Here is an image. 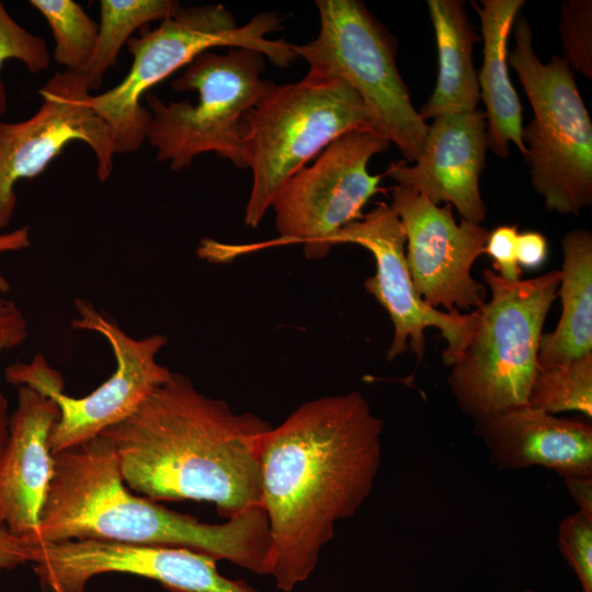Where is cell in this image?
<instances>
[{
	"mask_svg": "<svg viewBox=\"0 0 592 592\" xmlns=\"http://www.w3.org/2000/svg\"><path fill=\"white\" fill-rule=\"evenodd\" d=\"M383 428L366 398L350 391L308 400L264 434L266 574L277 589L289 592L310 577L337 522L353 516L371 494Z\"/></svg>",
	"mask_w": 592,
	"mask_h": 592,
	"instance_id": "6da1fadb",
	"label": "cell"
},
{
	"mask_svg": "<svg viewBox=\"0 0 592 592\" xmlns=\"http://www.w3.org/2000/svg\"><path fill=\"white\" fill-rule=\"evenodd\" d=\"M270 428L172 372L100 435L112 444L128 489L152 501L210 502L231 519L261 506L260 451Z\"/></svg>",
	"mask_w": 592,
	"mask_h": 592,
	"instance_id": "7a4b0ae2",
	"label": "cell"
},
{
	"mask_svg": "<svg viewBox=\"0 0 592 592\" xmlns=\"http://www.w3.org/2000/svg\"><path fill=\"white\" fill-rule=\"evenodd\" d=\"M35 545L79 539L184 547L266 574L269 530L262 506L210 524L133 494L102 435L54 453Z\"/></svg>",
	"mask_w": 592,
	"mask_h": 592,
	"instance_id": "3957f363",
	"label": "cell"
},
{
	"mask_svg": "<svg viewBox=\"0 0 592 592\" xmlns=\"http://www.w3.org/2000/svg\"><path fill=\"white\" fill-rule=\"evenodd\" d=\"M482 278L491 298L478 309L476 330L447 377L456 405L475 423L528 406L560 270L511 282L486 269Z\"/></svg>",
	"mask_w": 592,
	"mask_h": 592,
	"instance_id": "277c9868",
	"label": "cell"
},
{
	"mask_svg": "<svg viewBox=\"0 0 592 592\" xmlns=\"http://www.w3.org/2000/svg\"><path fill=\"white\" fill-rule=\"evenodd\" d=\"M282 22L276 12H262L239 25L223 4H205L182 7L156 29H140L126 44L133 56L128 73L90 99L93 111L110 127L116 151L130 153L145 143L151 115L140 101L149 89L206 50L247 48L263 54L276 67H288L297 58L293 44L267 37L282 29Z\"/></svg>",
	"mask_w": 592,
	"mask_h": 592,
	"instance_id": "5b68a950",
	"label": "cell"
},
{
	"mask_svg": "<svg viewBox=\"0 0 592 592\" xmlns=\"http://www.w3.org/2000/svg\"><path fill=\"white\" fill-rule=\"evenodd\" d=\"M252 185L244 224L255 228L288 180L339 137L374 129L358 94L343 80L306 75L275 84L243 118Z\"/></svg>",
	"mask_w": 592,
	"mask_h": 592,
	"instance_id": "8992f818",
	"label": "cell"
},
{
	"mask_svg": "<svg viewBox=\"0 0 592 592\" xmlns=\"http://www.w3.org/2000/svg\"><path fill=\"white\" fill-rule=\"evenodd\" d=\"M264 69L265 56L255 50H206L171 82L178 92H196L195 103H164L152 92L146 93L151 115L146 140L156 149L157 160L178 172L197 156L213 152L247 169L243 118L275 86L262 78Z\"/></svg>",
	"mask_w": 592,
	"mask_h": 592,
	"instance_id": "52a82bcc",
	"label": "cell"
},
{
	"mask_svg": "<svg viewBox=\"0 0 592 592\" xmlns=\"http://www.w3.org/2000/svg\"><path fill=\"white\" fill-rule=\"evenodd\" d=\"M513 34L508 64L517 73L533 111L522 129L532 186L548 210L579 216L592 204V122L588 109L562 56L540 61L525 16L516 19Z\"/></svg>",
	"mask_w": 592,
	"mask_h": 592,
	"instance_id": "ba28073f",
	"label": "cell"
},
{
	"mask_svg": "<svg viewBox=\"0 0 592 592\" xmlns=\"http://www.w3.org/2000/svg\"><path fill=\"white\" fill-rule=\"evenodd\" d=\"M319 32L296 57L309 66L308 76L346 82L363 101L375 132L414 162L422 153L429 125L414 107L396 61V43L357 0H317Z\"/></svg>",
	"mask_w": 592,
	"mask_h": 592,
	"instance_id": "9c48e42d",
	"label": "cell"
},
{
	"mask_svg": "<svg viewBox=\"0 0 592 592\" xmlns=\"http://www.w3.org/2000/svg\"><path fill=\"white\" fill-rule=\"evenodd\" d=\"M75 308L78 316L71 321L72 328L99 333L114 354L115 371L104 383L89 395L71 397L64 392L61 374L43 354L29 363L9 365L4 374L9 384L31 387L57 405L59 417L49 436L53 454L90 441L130 415L172 374L157 361L168 342L166 335L135 339L90 301L76 298Z\"/></svg>",
	"mask_w": 592,
	"mask_h": 592,
	"instance_id": "30bf717a",
	"label": "cell"
},
{
	"mask_svg": "<svg viewBox=\"0 0 592 592\" xmlns=\"http://www.w3.org/2000/svg\"><path fill=\"white\" fill-rule=\"evenodd\" d=\"M389 145L374 129L354 130L292 177L271 205L278 232L275 243H300L308 259L325 258L332 238L361 219L363 207L382 191V175L369 174L367 167Z\"/></svg>",
	"mask_w": 592,
	"mask_h": 592,
	"instance_id": "8fae6325",
	"label": "cell"
},
{
	"mask_svg": "<svg viewBox=\"0 0 592 592\" xmlns=\"http://www.w3.org/2000/svg\"><path fill=\"white\" fill-rule=\"evenodd\" d=\"M90 92L83 73L57 71L39 89L43 102L31 117L0 119V230L13 217L15 184L41 174L72 141L93 151L101 182L111 177L116 146L110 127L91 107Z\"/></svg>",
	"mask_w": 592,
	"mask_h": 592,
	"instance_id": "7c38bea8",
	"label": "cell"
},
{
	"mask_svg": "<svg viewBox=\"0 0 592 592\" xmlns=\"http://www.w3.org/2000/svg\"><path fill=\"white\" fill-rule=\"evenodd\" d=\"M367 249L375 259L376 272L364 282L365 291L375 297L390 317L394 335L387 357L396 358L411 350L418 361L425 352L426 328L440 330L446 341L442 360L452 366L468 345L479 321V311L444 312L425 304L417 294L407 265L406 235L390 205L378 203L358 220L342 228L331 240Z\"/></svg>",
	"mask_w": 592,
	"mask_h": 592,
	"instance_id": "4fadbf2b",
	"label": "cell"
},
{
	"mask_svg": "<svg viewBox=\"0 0 592 592\" xmlns=\"http://www.w3.org/2000/svg\"><path fill=\"white\" fill-rule=\"evenodd\" d=\"M390 207L406 235L407 265L417 294L429 306L451 311L478 310L486 301L485 286L471 276L489 230L462 219L452 205H435L418 192L396 185Z\"/></svg>",
	"mask_w": 592,
	"mask_h": 592,
	"instance_id": "5bb4252c",
	"label": "cell"
},
{
	"mask_svg": "<svg viewBox=\"0 0 592 592\" xmlns=\"http://www.w3.org/2000/svg\"><path fill=\"white\" fill-rule=\"evenodd\" d=\"M42 592H84L98 574L118 572L172 592H213L218 569L209 555L184 547L79 539L32 545Z\"/></svg>",
	"mask_w": 592,
	"mask_h": 592,
	"instance_id": "9a60e30c",
	"label": "cell"
},
{
	"mask_svg": "<svg viewBox=\"0 0 592 592\" xmlns=\"http://www.w3.org/2000/svg\"><path fill=\"white\" fill-rule=\"evenodd\" d=\"M488 148L485 112L439 116L429 125L424 149L413 164L391 162L384 174L435 205L451 204L462 219L481 225L487 206L479 180Z\"/></svg>",
	"mask_w": 592,
	"mask_h": 592,
	"instance_id": "2e32d148",
	"label": "cell"
},
{
	"mask_svg": "<svg viewBox=\"0 0 592 592\" xmlns=\"http://www.w3.org/2000/svg\"><path fill=\"white\" fill-rule=\"evenodd\" d=\"M58 417L52 398L20 386L18 406L0 448V525L30 545L37 543L53 476L49 436Z\"/></svg>",
	"mask_w": 592,
	"mask_h": 592,
	"instance_id": "e0dca14e",
	"label": "cell"
},
{
	"mask_svg": "<svg viewBox=\"0 0 592 592\" xmlns=\"http://www.w3.org/2000/svg\"><path fill=\"white\" fill-rule=\"evenodd\" d=\"M474 433L500 470L540 466L562 478L592 476V426L531 406L475 423Z\"/></svg>",
	"mask_w": 592,
	"mask_h": 592,
	"instance_id": "ac0fdd59",
	"label": "cell"
},
{
	"mask_svg": "<svg viewBox=\"0 0 592 592\" xmlns=\"http://www.w3.org/2000/svg\"><path fill=\"white\" fill-rule=\"evenodd\" d=\"M480 20L483 61L477 73L479 96L486 106L489 147L500 158L515 145L525 158L522 139V105L508 70V39L523 0H481L471 2Z\"/></svg>",
	"mask_w": 592,
	"mask_h": 592,
	"instance_id": "d6986e66",
	"label": "cell"
},
{
	"mask_svg": "<svg viewBox=\"0 0 592 592\" xmlns=\"http://www.w3.org/2000/svg\"><path fill=\"white\" fill-rule=\"evenodd\" d=\"M437 47V79L419 112L425 121L477 110L479 86L474 44L479 39L460 0H428Z\"/></svg>",
	"mask_w": 592,
	"mask_h": 592,
	"instance_id": "ffe728a7",
	"label": "cell"
},
{
	"mask_svg": "<svg viewBox=\"0 0 592 592\" xmlns=\"http://www.w3.org/2000/svg\"><path fill=\"white\" fill-rule=\"evenodd\" d=\"M562 264L557 296L561 315L553 332L543 333L537 362L551 366L592 353V234L568 231L561 239Z\"/></svg>",
	"mask_w": 592,
	"mask_h": 592,
	"instance_id": "44dd1931",
	"label": "cell"
},
{
	"mask_svg": "<svg viewBox=\"0 0 592 592\" xmlns=\"http://www.w3.org/2000/svg\"><path fill=\"white\" fill-rule=\"evenodd\" d=\"M181 8L173 0H101L96 45L83 72L89 89L101 87L104 75L116 66L122 47L137 30L163 21Z\"/></svg>",
	"mask_w": 592,
	"mask_h": 592,
	"instance_id": "7402d4cb",
	"label": "cell"
},
{
	"mask_svg": "<svg viewBox=\"0 0 592 592\" xmlns=\"http://www.w3.org/2000/svg\"><path fill=\"white\" fill-rule=\"evenodd\" d=\"M528 406L550 414L576 411L591 419L592 353L539 366L531 386Z\"/></svg>",
	"mask_w": 592,
	"mask_h": 592,
	"instance_id": "603a6c76",
	"label": "cell"
},
{
	"mask_svg": "<svg viewBox=\"0 0 592 592\" xmlns=\"http://www.w3.org/2000/svg\"><path fill=\"white\" fill-rule=\"evenodd\" d=\"M30 4L52 30L55 61L67 71L83 73L94 53L99 24L72 0H31Z\"/></svg>",
	"mask_w": 592,
	"mask_h": 592,
	"instance_id": "cb8c5ba5",
	"label": "cell"
},
{
	"mask_svg": "<svg viewBox=\"0 0 592 592\" xmlns=\"http://www.w3.org/2000/svg\"><path fill=\"white\" fill-rule=\"evenodd\" d=\"M50 54L43 37L15 22L0 1V69L8 59H16L32 73L48 69ZM7 92L0 77V116L7 111Z\"/></svg>",
	"mask_w": 592,
	"mask_h": 592,
	"instance_id": "d4e9b609",
	"label": "cell"
},
{
	"mask_svg": "<svg viewBox=\"0 0 592 592\" xmlns=\"http://www.w3.org/2000/svg\"><path fill=\"white\" fill-rule=\"evenodd\" d=\"M559 33L571 70L592 79V1L567 0L561 4Z\"/></svg>",
	"mask_w": 592,
	"mask_h": 592,
	"instance_id": "484cf974",
	"label": "cell"
},
{
	"mask_svg": "<svg viewBox=\"0 0 592 592\" xmlns=\"http://www.w3.org/2000/svg\"><path fill=\"white\" fill-rule=\"evenodd\" d=\"M557 543L580 592H592V513L578 510L566 516L558 526Z\"/></svg>",
	"mask_w": 592,
	"mask_h": 592,
	"instance_id": "4316f807",
	"label": "cell"
},
{
	"mask_svg": "<svg viewBox=\"0 0 592 592\" xmlns=\"http://www.w3.org/2000/svg\"><path fill=\"white\" fill-rule=\"evenodd\" d=\"M517 225H502L489 232L485 253L492 259L493 271L503 280H522V269L517 262Z\"/></svg>",
	"mask_w": 592,
	"mask_h": 592,
	"instance_id": "83f0119b",
	"label": "cell"
},
{
	"mask_svg": "<svg viewBox=\"0 0 592 592\" xmlns=\"http://www.w3.org/2000/svg\"><path fill=\"white\" fill-rule=\"evenodd\" d=\"M27 337V320L18 305L0 298V354L22 344ZM7 401L0 395V448L8 436Z\"/></svg>",
	"mask_w": 592,
	"mask_h": 592,
	"instance_id": "f1b7e54d",
	"label": "cell"
},
{
	"mask_svg": "<svg viewBox=\"0 0 592 592\" xmlns=\"http://www.w3.org/2000/svg\"><path fill=\"white\" fill-rule=\"evenodd\" d=\"M548 252L546 238L537 231L519 232L516 253L520 266L537 269L546 260Z\"/></svg>",
	"mask_w": 592,
	"mask_h": 592,
	"instance_id": "f546056e",
	"label": "cell"
},
{
	"mask_svg": "<svg viewBox=\"0 0 592 592\" xmlns=\"http://www.w3.org/2000/svg\"><path fill=\"white\" fill-rule=\"evenodd\" d=\"M32 560V545L0 525V571L10 570Z\"/></svg>",
	"mask_w": 592,
	"mask_h": 592,
	"instance_id": "4dcf8cb0",
	"label": "cell"
},
{
	"mask_svg": "<svg viewBox=\"0 0 592 592\" xmlns=\"http://www.w3.org/2000/svg\"><path fill=\"white\" fill-rule=\"evenodd\" d=\"M31 244V231L29 226L19 227L8 232L0 234V254L15 252L29 248ZM11 286L0 272V292L8 293Z\"/></svg>",
	"mask_w": 592,
	"mask_h": 592,
	"instance_id": "1f68e13d",
	"label": "cell"
},
{
	"mask_svg": "<svg viewBox=\"0 0 592 592\" xmlns=\"http://www.w3.org/2000/svg\"><path fill=\"white\" fill-rule=\"evenodd\" d=\"M563 481L578 510L592 513V476H569Z\"/></svg>",
	"mask_w": 592,
	"mask_h": 592,
	"instance_id": "d6a6232c",
	"label": "cell"
},
{
	"mask_svg": "<svg viewBox=\"0 0 592 592\" xmlns=\"http://www.w3.org/2000/svg\"><path fill=\"white\" fill-rule=\"evenodd\" d=\"M520 592H537V591H534V590H532V589H524V590H522V591H520ZM578 592H580V591H578Z\"/></svg>",
	"mask_w": 592,
	"mask_h": 592,
	"instance_id": "836d02e7",
	"label": "cell"
}]
</instances>
